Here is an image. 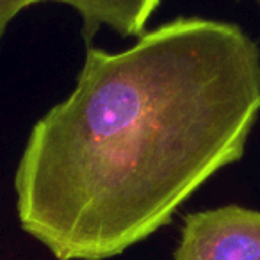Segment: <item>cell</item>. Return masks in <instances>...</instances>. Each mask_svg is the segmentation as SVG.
<instances>
[{"label": "cell", "mask_w": 260, "mask_h": 260, "mask_svg": "<svg viewBox=\"0 0 260 260\" xmlns=\"http://www.w3.org/2000/svg\"><path fill=\"white\" fill-rule=\"evenodd\" d=\"M175 260H260V210L224 205L187 214Z\"/></svg>", "instance_id": "2"}, {"label": "cell", "mask_w": 260, "mask_h": 260, "mask_svg": "<svg viewBox=\"0 0 260 260\" xmlns=\"http://www.w3.org/2000/svg\"><path fill=\"white\" fill-rule=\"evenodd\" d=\"M41 2H61L75 9L82 18L84 41L93 45V38L102 27L125 38L143 36L162 0H0V40L23 9Z\"/></svg>", "instance_id": "3"}, {"label": "cell", "mask_w": 260, "mask_h": 260, "mask_svg": "<svg viewBox=\"0 0 260 260\" xmlns=\"http://www.w3.org/2000/svg\"><path fill=\"white\" fill-rule=\"evenodd\" d=\"M255 2H256V4H258V8H260V0H255Z\"/></svg>", "instance_id": "4"}, {"label": "cell", "mask_w": 260, "mask_h": 260, "mask_svg": "<svg viewBox=\"0 0 260 260\" xmlns=\"http://www.w3.org/2000/svg\"><path fill=\"white\" fill-rule=\"evenodd\" d=\"M258 114L260 48L235 23L178 16L123 52L87 45L27 138L20 224L57 260L119 255L242 159Z\"/></svg>", "instance_id": "1"}]
</instances>
